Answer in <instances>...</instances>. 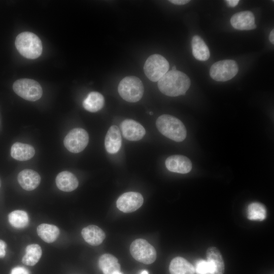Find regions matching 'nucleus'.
Returning a JSON list of instances; mask_svg holds the SVG:
<instances>
[{
  "instance_id": "f257e3e1",
  "label": "nucleus",
  "mask_w": 274,
  "mask_h": 274,
  "mask_svg": "<svg viewBox=\"0 0 274 274\" xmlns=\"http://www.w3.org/2000/svg\"><path fill=\"white\" fill-rule=\"evenodd\" d=\"M190 85V80L188 76L177 70L168 71L159 79L157 84L161 93L172 97L185 95Z\"/></svg>"
},
{
  "instance_id": "f03ea898",
  "label": "nucleus",
  "mask_w": 274,
  "mask_h": 274,
  "mask_svg": "<svg viewBox=\"0 0 274 274\" xmlns=\"http://www.w3.org/2000/svg\"><path fill=\"white\" fill-rule=\"evenodd\" d=\"M159 132L166 138L177 142L184 141L187 131L184 124L173 116L164 114L160 116L156 121Z\"/></svg>"
},
{
  "instance_id": "7ed1b4c3",
  "label": "nucleus",
  "mask_w": 274,
  "mask_h": 274,
  "mask_svg": "<svg viewBox=\"0 0 274 274\" xmlns=\"http://www.w3.org/2000/svg\"><path fill=\"white\" fill-rule=\"evenodd\" d=\"M15 44L19 53L28 59H36L42 52L41 40L31 32L25 31L19 33L16 38Z\"/></svg>"
},
{
  "instance_id": "20e7f679",
  "label": "nucleus",
  "mask_w": 274,
  "mask_h": 274,
  "mask_svg": "<svg viewBox=\"0 0 274 274\" xmlns=\"http://www.w3.org/2000/svg\"><path fill=\"white\" fill-rule=\"evenodd\" d=\"M118 91L120 96L130 102H135L142 97L144 87L141 80L135 76H127L119 83Z\"/></svg>"
},
{
  "instance_id": "39448f33",
  "label": "nucleus",
  "mask_w": 274,
  "mask_h": 274,
  "mask_svg": "<svg viewBox=\"0 0 274 274\" xmlns=\"http://www.w3.org/2000/svg\"><path fill=\"white\" fill-rule=\"evenodd\" d=\"M168 61L162 55L153 54L145 62L144 71L145 75L151 81L157 82L169 69Z\"/></svg>"
},
{
  "instance_id": "423d86ee",
  "label": "nucleus",
  "mask_w": 274,
  "mask_h": 274,
  "mask_svg": "<svg viewBox=\"0 0 274 274\" xmlns=\"http://www.w3.org/2000/svg\"><path fill=\"white\" fill-rule=\"evenodd\" d=\"M14 91L19 96L29 101L39 99L43 94L40 84L36 81L30 79H21L13 84Z\"/></svg>"
},
{
  "instance_id": "0eeeda50",
  "label": "nucleus",
  "mask_w": 274,
  "mask_h": 274,
  "mask_svg": "<svg viewBox=\"0 0 274 274\" xmlns=\"http://www.w3.org/2000/svg\"><path fill=\"white\" fill-rule=\"evenodd\" d=\"M130 252L134 259L146 264L153 263L157 257L154 247L143 238L133 241L130 246Z\"/></svg>"
},
{
  "instance_id": "6e6552de",
  "label": "nucleus",
  "mask_w": 274,
  "mask_h": 274,
  "mask_svg": "<svg viewBox=\"0 0 274 274\" xmlns=\"http://www.w3.org/2000/svg\"><path fill=\"white\" fill-rule=\"evenodd\" d=\"M238 71L236 62L231 59L220 60L211 67L210 75L215 81L225 82L232 79Z\"/></svg>"
},
{
  "instance_id": "1a4fd4ad",
  "label": "nucleus",
  "mask_w": 274,
  "mask_h": 274,
  "mask_svg": "<svg viewBox=\"0 0 274 274\" xmlns=\"http://www.w3.org/2000/svg\"><path fill=\"white\" fill-rule=\"evenodd\" d=\"M89 135L87 132L81 128L71 130L63 141L65 147L72 153H78L82 151L87 146Z\"/></svg>"
},
{
  "instance_id": "9d476101",
  "label": "nucleus",
  "mask_w": 274,
  "mask_h": 274,
  "mask_svg": "<svg viewBox=\"0 0 274 274\" xmlns=\"http://www.w3.org/2000/svg\"><path fill=\"white\" fill-rule=\"evenodd\" d=\"M142 195L136 192H128L122 194L116 201L117 208L125 213H131L139 209L143 204Z\"/></svg>"
},
{
  "instance_id": "9b49d317",
  "label": "nucleus",
  "mask_w": 274,
  "mask_h": 274,
  "mask_svg": "<svg viewBox=\"0 0 274 274\" xmlns=\"http://www.w3.org/2000/svg\"><path fill=\"white\" fill-rule=\"evenodd\" d=\"M123 136L130 141L141 140L146 134L144 127L139 122L131 119H125L120 124Z\"/></svg>"
},
{
  "instance_id": "f8f14e48",
  "label": "nucleus",
  "mask_w": 274,
  "mask_h": 274,
  "mask_svg": "<svg viewBox=\"0 0 274 274\" xmlns=\"http://www.w3.org/2000/svg\"><path fill=\"white\" fill-rule=\"evenodd\" d=\"M167 169L172 172L187 174L192 169V163L187 157L181 155L169 156L165 161Z\"/></svg>"
},
{
  "instance_id": "ddd939ff",
  "label": "nucleus",
  "mask_w": 274,
  "mask_h": 274,
  "mask_svg": "<svg viewBox=\"0 0 274 274\" xmlns=\"http://www.w3.org/2000/svg\"><path fill=\"white\" fill-rule=\"evenodd\" d=\"M230 23L233 28L238 30H252L255 29V17L249 11H244L234 14L230 19Z\"/></svg>"
},
{
  "instance_id": "4468645a",
  "label": "nucleus",
  "mask_w": 274,
  "mask_h": 274,
  "mask_svg": "<svg viewBox=\"0 0 274 274\" xmlns=\"http://www.w3.org/2000/svg\"><path fill=\"white\" fill-rule=\"evenodd\" d=\"M17 179L23 189L31 191L38 187L41 179L37 172L32 169H25L19 173Z\"/></svg>"
},
{
  "instance_id": "2eb2a0df",
  "label": "nucleus",
  "mask_w": 274,
  "mask_h": 274,
  "mask_svg": "<svg viewBox=\"0 0 274 274\" xmlns=\"http://www.w3.org/2000/svg\"><path fill=\"white\" fill-rule=\"evenodd\" d=\"M122 144L120 130L116 125L111 126L108 130L105 139V146L110 154H115L120 150Z\"/></svg>"
},
{
  "instance_id": "dca6fc26",
  "label": "nucleus",
  "mask_w": 274,
  "mask_h": 274,
  "mask_svg": "<svg viewBox=\"0 0 274 274\" xmlns=\"http://www.w3.org/2000/svg\"><path fill=\"white\" fill-rule=\"evenodd\" d=\"M207 258L210 268L211 274H223L225 265L219 250L215 247L209 248L207 251Z\"/></svg>"
},
{
  "instance_id": "f3484780",
  "label": "nucleus",
  "mask_w": 274,
  "mask_h": 274,
  "mask_svg": "<svg viewBox=\"0 0 274 274\" xmlns=\"http://www.w3.org/2000/svg\"><path fill=\"white\" fill-rule=\"evenodd\" d=\"M55 183L57 188L64 192L74 191L79 185L77 177L68 171L59 173L56 177Z\"/></svg>"
},
{
  "instance_id": "a211bd4d",
  "label": "nucleus",
  "mask_w": 274,
  "mask_h": 274,
  "mask_svg": "<svg viewBox=\"0 0 274 274\" xmlns=\"http://www.w3.org/2000/svg\"><path fill=\"white\" fill-rule=\"evenodd\" d=\"M81 234L86 242L94 246L100 245L106 237L104 231L97 226L94 225L83 228Z\"/></svg>"
},
{
  "instance_id": "6ab92c4d",
  "label": "nucleus",
  "mask_w": 274,
  "mask_h": 274,
  "mask_svg": "<svg viewBox=\"0 0 274 274\" xmlns=\"http://www.w3.org/2000/svg\"><path fill=\"white\" fill-rule=\"evenodd\" d=\"M35 154V149L28 144L16 142L11 149V156L19 161H26L31 159Z\"/></svg>"
},
{
  "instance_id": "aec40b11",
  "label": "nucleus",
  "mask_w": 274,
  "mask_h": 274,
  "mask_svg": "<svg viewBox=\"0 0 274 274\" xmlns=\"http://www.w3.org/2000/svg\"><path fill=\"white\" fill-rule=\"evenodd\" d=\"M98 265L104 274H115L120 271V265L117 258L110 254L102 255Z\"/></svg>"
},
{
  "instance_id": "412c9836",
  "label": "nucleus",
  "mask_w": 274,
  "mask_h": 274,
  "mask_svg": "<svg viewBox=\"0 0 274 274\" xmlns=\"http://www.w3.org/2000/svg\"><path fill=\"white\" fill-rule=\"evenodd\" d=\"M170 274H194V267L185 258L176 257L172 259L169 266Z\"/></svg>"
},
{
  "instance_id": "4be33fe9",
  "label": "nucleus",
  "mask_w": 274,
  "mask_h": 274,
  "mask_svg": "<svg viewBox=\"0 0 274 274\" xmlns=\"http://www.w3.org/2000/svg\"><path fill=\"white\" fill-rule=\"evenodd\" d=\"M192 54L196 59L206 61L210 56V50L204 41L198 36H193L191 40Z\"/></svg>"
},
{
  "instance_id": "5701e85b",
  "label": "nucleus",
  "mask_w": 274,
  "mask_h": 274,
  "mask_svg": "<svg viewBox=\"0 0 274 274\" xmlns=\"http://www.w3.org/2000/svg\"><path fill=\"white\" fill-rule=\"evenodd\" d=\"M105 104L103 95L98 92H90L83 101L84 108L90 112H96L101 110Z\"/></svg>"
},
{
  "instance_id": "b1692460",
  "label": "nucleus",
  "mask_w": 274,
  "mask_h": 274,
  "mask_svg": "<svg viewBox=\"0 0 274 274\" xmlns=\"http://www.w3.org/2000/svg\"><path fill=\"white\" fill-rule=\"evenodd\" d=\"M37 231L39 236L47 243L56 241L60 233L59 229L56 226L47 223L39 225Z\"/></svg>"
},
{
  "instance_id": "393cba45",
  "label": "nucleus",
  "mask_w": 274,
  "mask_h": 274,
  "mask_svg": "<svg viewBox=\"0 0 274 274\" xmlns=\"http://www.w3.org/2000/svg\"><path fill=\"white\" fill-rule=\"evenodd\" d=\"M42 254V249L39 245L30 244L25 248V254L22 258V262L25 265L33 266L38 262Z\"/></svg>"
},
{
  "instance_id": "a878e982",
  "label": "nucleus",
  "mask_w": 274,
  "mask_h": 274,
  "mask_svg": "<svg viewBox=\"0 0 274 274\" xmlns=\"http://www.w3.org/2000/svg\"><path fill=\"white\" fill-rule=\"evenodd\" d=\"M10 225L17 229L25 228L28 224L29 219L27 213L23 210H15L8 215Z\"/></svg>"
},
{
  "instance_id": "bb28decb",
  "label": "nucleus",
  "mask_w": 274,
  "mask_h": 274,
  "mask_svg": "<svg viewBox=\"0 0 274 274\" xmlns=\"http://www.w3.org/2000/svg\"><path fill=\"white\" fill-rule=\"evenodd\" d=\"M266 214L265 207L260 203L253 202L248 207L247 217L250 220L263 221L265 219Z\"/></svg>"
},
{
  "instance_id": "cd10ccee",
  "label": "nucleus",
  "mask_w": 274,
  "mask_h": 274,
  "mask_svg": "<svg viewBox=\"0 0 274 274\" xmlns=\"http://www.w3.org/2000/svg\"><path fill=\"white\" fill-rule=\"evenodd\" d=\"M197 274H211V268L207 261L204 260H198L194 268Z\"/></svg>"
},
{
  "instance_id": "c85d7f7f",
  "label": "nucleus",
  "mask_w": 274,
  "mask_h": 274,
  "mask_svg": "<svg viewBox=\"0 0 274 274\" xmlns=\"http://www.w3.org/2000/svg\"><path fill=\"white\" fill-rule=\"evenodd\" d=\"M10 274H30V272L25 267L18 266L13 268Z\"/></svg>"
},
{
  "instance_id": "c756f323",
  "label": "nucleus",
  "mask_w": 274,
  "mask_h": 274,
  "mask_svg": "<svg viewBox=\"0 0 274 274\" xmlns=\"http://www.w3.org/2000/svg\"><path fill=\"white\" fill-rule=\"evenodd\" d=\"M6 243L3 240L0 239V258H4L6 253Z\"/></svg>"
},
{
  "instance_id": "7c9ffc66",
  "label": "nucleus",
  "mask_w": 274,
  "mask_h": 274,
  "mask_svg": "<svg viewBox=\"0 0 274 274\" xmlns=\"http://www.w3.org/2000/svg\"><path fill=\"white\" fill-rule=\"evenodd\" d=\"M169 2L178 5H183L190 2L189 0H170Z\"/></svg>"
},
{
  "instance_id": "2f4dec72",
  "label": "nucleus",
  "mask_w": 274,
  "mask_h": 274,
  "mask_svg": "<svg viewBox=\"0 0 274 274\" xmlns=\"http://www.w3.org/2000/svg\"><path fill=\"white\" fill-rule=\"evenodd\" d=\"M226 2L228 5L231 7H235L239 3L238 0H227Z\"/></svg>"
},
{
  "instance_id": "473e14b6",
  "label": "nucleus",
  "mask_w": 274,
  "mask_h": 274,
  "mask_svg": "<svg viewBox=\"0 0 274 274\" xmlns=\"http://www.w3.org/2000/svg\"><path fill=\"white\" fill-rule=\"evenodd\" d=\"M269 40L271 44H274V30L272 29L269 36Z\"/></svg>"
},
{
  "instance_id": "72a5a7b5",
  "label": "nucleus",
  "mask_w": 274,
  "mask_h": 274,
  "mask_svg": "<svg viewBox=\"0 0 274 274\" xmlns=\"http://www.w3.org/2000/svg\"><path fill=\"white\" fill-rule=\"evenodd\" d=\"M140 274H149V273L146 270H143L141 271Z\"/></svg>"
},
{
  "instance_id": "f704fd0d",
  "label": "nucleus",
  "mask_w": 274,
  "mask_h": 274,
  "mask_svg": "<svg viewBox=\"0 0 274 274\" xmlns=\"http://www.w3.org/2000/svg\"><path fill=\"white\" fill-rule=\"evenodd\" d=\"M172 71H176V70H176V66H173L172 67Z\"/></svg>"
},
{
  "instance_id": "c9c22d12",
  "label": "nucleus",
  "mask_w": 274,
  "mask_h": 274,
  "mask_svg": "<svg viewBox=\"0 0 274 274\" xmlns=\"http://www.w3.org/2000/svg\"><path fill=\"white\" fill-rule=\"evenodd\" d=\"M115 274H122V273H121L120 272H119L116 273Z\"/></svg>"
},
{
  "instance_id": "e433bc0d",
  "label": "nucleus",
  "mask_w": 274,
  "mask_h": 274,
  "mask_svg": "<svg viewBox=\"0 0 274 274\" xmlns=\"http://www.w3.org/2000/svg\"><path fill=\"white\" fill-rule=\"evenodd\" d=\"M149 114H150V115H152V114H153V113H152V112H149Z\"/></svg>"
},
{
  "instance_id": "4c0bfd02",
  "label": "nucleus",
  "mask_w": 274,
  "mask_h": 274,
  "mask_svg": "<svg viewBox=\"0 0 274 274\" xmlns=\"http://www.w3.org/2000/svg\"><path fill=\"white\" fill-rule=\"evenodd\" d=\"M1 179H0V187H1Z\"/></svg>"
}]
</instances>
